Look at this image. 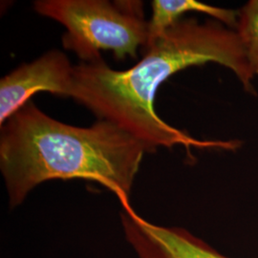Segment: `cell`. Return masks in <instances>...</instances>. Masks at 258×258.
Listing matches in <instances>:
<instances>
[{
	"label": "cell",
	"instance_id": "cell-1",
	"mask_svg": "<svg viewBox=\"0 0 258 258\" xmlns=\"http://www.w3.org/2000/svg\"><path fill=\"white\" fill-rule=\"evenodd\" d=\"M137 64L125 71L111 69L102 57L74 66L71 98L86 106L99 120H109L147 144L235 150L239 141H199L162 120L154 110L157 90L166 80L194 65L217 62L232 70L251 92L249 64L236 32L221 22L181 19L154 39Z\"/></svg>",
	"mask_w": 258,
	"mask_h": 258
},
{
	"label": "cell",
	"instance_id": "cell-2",
	"mask_svg": "<svg viewBox=\"0 0 258 258\" xmlns=\"http://www.w3.org/2000/svg\"><path fill=\"white\" fill-rule=\"evenodd\" d=\"M147 152H152L147 144L109 120L77 127L47 116L30 101L1 125L0 169L11 208L55 179L94 181L128 201Z\"/></svg>",
	"mask_w": 258,
	"mask_h": 258
},
{
	"label": "cell",
	"instance_id": "cell-3",
	"mask_svg": "<svg viewBox=\"0 0 258 258\" xmlns=\"http://www.w3.org/2000/svg\"><path fill=\"white\" fill-rule=\"evenodd\" d=\"M34 8L66 28L62 45L83 62L102 57V50L118 60L137 58L139 48L148 46V22L140 1L38 0Z\"/></svg>",
	"mask_w": 258,
	"mask_h": 258
},
{
	"label": "cell",
	"instance_id": "cell-4",
	"mask_svg": "<svg viewBox=\"0 0 258 258\" xmlns=\"http://www.w3.org/2000/svg\"><path fill=\"white\" fill-rule=\"evenodd\" d=\"M73 76L74 66L57 50L19 66L0 81V124L23 107L35 93L46 91L71 98Z\"/></svg>",
	"mask_w": 258,
	"mask_h": 258
},
{
	"label": "cell",
	"instance_id": "cell-5",
	"mask_svg": "<svg viewBox=\"0 0 258 258\" xmlns=\"http://www.w3.org/2000/svg\"><path fill=\"white\" fill-rule=\"evenodd\" d=\"M121 208L123 233L137 258H230L185 229L147 221L129 202L121 203Z\"/></svg>",
	"mask_w": 258,
	"mask_h": 258
},
{
	"label": "cell",
	"instance_id": "cell-6",
	"mask_svg": "<svg viewBox=\"0 0 258 258\" xmlns=\"http://www.w3.org/2000/svg\"><path fill=\"white\" fill-rule=\"evenodd\" d=\"M188 12L206 14L231 27H236L239 17V12L214 7L197 0H154L152 17L148 22V46Z\"/></svg>",
	"mask_w": 258,
	"mask_h": 258
},
{
	"label": "cell",
	"instance_id": "cell-7",
	"mask_svg": "<svg viewBox=\"0 0 258 258\" xmlns=\"http://www.w3.org/2000/svg\"><path fill=\"white\" fill-rule=\"evenodd\" d=\"M236 33L250 73L258 74V0H250L240 11Z\"/></svg>",
	"mask_w": 258,
	"mask_h": 258
}]
</instances>
